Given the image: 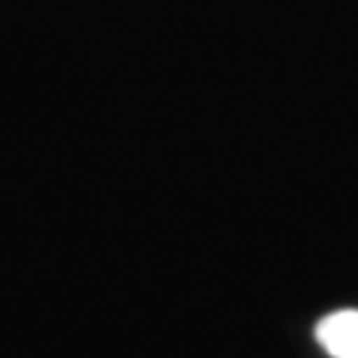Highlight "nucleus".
Instances as JSON below:
<instances>
[{
  "label": "nucleus",
  "instance_id": "1",
  "mask_svg": "<svg viewBox=\"0 0 358 358\" xmlns=\"http://www.w3.org/2000/svg\"><path fill=\"white\" fill-rule=\"evenodd\" d=\"M317 341L331 358H358V310H334L322 317Z\"/></svg>",
  "mask_w": 358,
  "mask_h": 358
}]
</instances>
